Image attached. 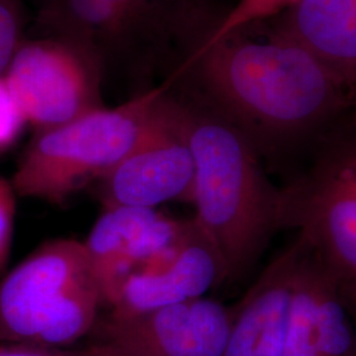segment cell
<instances>
[{"instance_id":"6da1fadb","label":"cell","mask_w":356,"mask_h":356,"mask_svg":"<svg viewBox=\"0 0 356 356\" xmlns=\"http://www.w3.org/2000/svg\"><path fill=\"white\" fill-rule=\"evenodd\" d=\"M207 106L267 157L321 143L353 111L356 86L269 20L206 40L189 58Z\"/></svg>"},{"instance_id":"7a4b0ae2","label":"cell","mask_w":356,"mask_h":356,"mask_svg":"<svg viewBox=\"0 0 356 356\" xmlns=\"http://www.w3.org/2000/svg\"><path fill=\"white\" fill-rule=\"evenodd\" d=\"M177 106L195 169L194 219L222 256L227 281L241 280L281 229L280 189L239 128L210 106Z\"/></svg>"},{"instance_id":"3957f363","label":"cell","mask_w":356,"mask_h":356,"mask_svg":"<svg viewBox=\"0 0 356 356\" xmlns=\"http://www.w3.org/2000/svg\"><path fill=\"white\" fill-rule=\"evenodd\" d=\"M164 94L153 89L118 107L102 106L36 131L13 175L16 195L61 204L90 181L102 179L140 139Z\"/></svg>"},{"instance_id":"277c9868","label":"cell","mask_w":356,"mask_h":356,"mask_svg":"<svg viewBox=\"0 0 356 356\" xmlns=\"http://www.w3.org/2000/svg\"><path fill=\"white\" fill-rule=\"evenodd\" d=\"M281 229H294L341 286L356 282V132L335 131L280 189Z\"/></svg>"},{"instance_id":"5b68a950","label":"cell","mask_w":356,"mask_h":356,"mask_svg":"<svg viewBox=\"0 0 356 356\" xmlns=\"http://www.w3.org/2000/svg\"><path fill=\"white\" fill-rule=\"evenodd\" d=\"M3 78L26 123L36 131L102 107L94 57L63 38L22 42Z\"/></svg>"},{"instance_id":"8992f818","label":"cell","mask_w":356,"mask_h":356,"mask_svg":"<svg viewBox=\"0 0 356 356\" xmlns=\"http://www.w3.org/2000/svg\"><path fill=\"white\" fill-rule=\"evenodd\" d=\"M90 277L83 242L56 239L38 247L0 280V343L58 348L65 296Z\"/></svg>"},{"instance_id":"52a82bcc","label":"cell","mask_w":356,"mask_h":356,"mask_svg":"<svg viewBox=\"0 0 356 356\" xmlns=\"http://www.w3.org/2000/svg\"><path fill=\"white\" fill-rule=\"evenodd\" d=\"M194 160L177 102L160 98L140 139L101 179L106 206L156 209L193 201Z\"/></svg>"},{"instance_id":"ba28073f","label":"cell","mask_w":356,"mask_h":356,"mask_svg":"<svg viewBox=\"0 0 356 356\" xmlns=\"http://www.w3.org/2000/svg\"><path fill=\"white\" fill-rule=\"evenodd\" d=\"M234 313V307L204 296L131 318L107 317L101 341L135 356H223Z\"/></svg>"},{"instance_id":"9c48e42d","label":"cell","mask_w":356,"mask_h":356,"mask_svg":"<svg viewBox=\"0 0 356 356\" xmlns=\"http://www.w3.org/2000/svg\"><path fill=\"white\" fill-rule=\"evenodd\" d=\"M281 356H356L355 323L341 286L306 243Z\"/></svg>"},{"instance_id":"30bf717a","label":"cell","mask_w":356,"mask_h":356,"mask_svg":"<svg viewBox=\"0 0 356 356\" xmlns=\"http://www.w3.org/2000/svg\"><path fill=\"white\" fill-rule=\"evenodd\" d=\"M227 281L225 261L195 219L177 254L163 267L138 270L120 285L108 318L123 319L204 297Z\"/></svg>"},{"instance_id":"8fae6325","label":"cell","mask_w":356,"mask_h":356,"mask_svg":"<svg viewBox=\"0 0 356 356\" xmlns=\"http://www.w3.org/2000/svg\"><path fill=\"white\" fill-rule=\"evenodd\" d=\"M304 252L305 243L296 236L234 307V322L223 356H281Z\"/></svg>"},{"instance_id":"7c38bea8","label":"cell","mask_w":356,"mask_h":356,"mask_svg":"<svg viewBox=\"0 0 356 356\" xmlns=\"http://www.w3.org/2000/svg\"><path fill=\"white\" fill-rule=\"evenodd\" d=\"M269 22L356 86V0H301Z\"/></svg>"},{"instance_id":"4fadbf2b","label":"cell","mask_w":356,"mask_h":356,"mask_svg":"<svg viewBox=\"0 0 356 356\" xmlns=\"http://www.w3.org/2000/svg\"><path fill=\"white\" fill-rule=\"evenodd\" d=\"M42 15L58 38L95 57V51L123 48L148 13L115 0H51Z\"/></svg>"},{"instance_id":"5bb4252c","label":"cell","mask_w":356,"mask_h":356,"mask_svg":"<svg viewBox=\"0 0 356 356\" xmlns=\"http://www.w3.org/2000/svg\"><path fill=\"white\" fill-rule=\"evenodd\" d=\"M157 214L156 209L106 206L90 231L83 245L90 273L101 291L103 304L113 302L120 285L131 275V247Z\"/></svg>"},{"instance_id":"9a60e30c","label":"cell","mask_w":356,"mask_h":356,"mask_svg":"<svg viewBox=\"0 0 356 356\" xmlns=\"http://www.w3.org/2000/svg\"><path fill=\"white\" fill-rule=\"evenodd\" d=\"M191 225V219L179 220L161 214L154 216L131 247L128 254L131 273L152 270L169 263L185 241Z\"/></svg>"},{"instance_id":"2e32d148","label":"cell","mask_w":356,"mask_h":356,"mask_svg":"<svg viewBox=\"0 0 356 356\" xmlns=\"http://www.w3.org/2000/svg\"><path fill=\"white\" fill-rule=\"evenodd\" d=\"M300 1L301 0H239L204 38L218 40L243 26L273 19Z\"/></svg>"},{"instance_id":"e0dca14e","label":"cell","mask_w":356,"mask_h":356,"mask_svg":"<svg viewBox=\"0 0 356 356\" xmlns=\"http://www.w3.org/2000/svg\"><path fill=\"white\" fill-rule=\"evenodd\" d=\"M23 20L22 0H0V76L22 44Z\"/></svg>"},{"instance_id":"ac0fdd59","label":"cell","mask_w":356,"mask_h":356,"mask_svg":"<svg viewBox=\"0 0 356 356\" xmlns=\"http://www.w3.org/2000/svg\"><path fill=\"white\" fill-rule=\"evenodd\" d=\"M26 124L4 78L0 76V151H6L17 140Z\"/></svg>"},{"instance_id":"d6986e66","label":"cell","mask_w":356,"mask_h":356,"mask_svg":"<svg viewBox=\"0 0 356 356\" xmlns=\"http://www.w3.org/2000/svg\"><path fill=\"white\" fill-rule=\"evenodd\" d=\"M16 216V193L13 184L0 177V270L6 267L11 245Z\"/></svg>"},{"instance_id":"ffe728a7","label":"cell","mask_w":356,"mask_h":356,"mask_svg":"<svg viewBox=\"0 0 356 356\" xmlns=\"http://www.w3.org/2000/svg\"><path fill=\"white\" fill-rule=\"evenodd\" d=\"M81 350L47 348L33 344L0 343V356H79Z\"/></svg>"},{"instance_id":"44dd1931","label":"cell","mask_w":356,"mask_h":356,"mask_svg":"<svg viewBox=\"0 0 356 356\" xmlns=\"http://www.w3.org/2000/svg\"><path fill=\"white\" fill-rule=\"evenodd\" d=\"M79 356H135L122 347L106 341H99L90 344L79 351Z\"/></svg>"},{"instance_id":"7402d4cb","label":"cell","mask_w":356,"mask_h":356,"mask_svg":"<svg viewBox=\"0 0 356 356\" xmlns=\"http://www.w3.org/2000/svg\"><path fill=\"white\" fill-rule=\"evenodd\" d=\"M341 292H342V296H343L344 302H346V305H347L348 310H350V314H351V317L354 319L356 327V282L341 286Z\"/></svg>"},{"instance_id":"603a6c76","label":"cell","mask_w":356,"mask_h":356,"mask_svg":"<svg viewBox=\"0 0 356 356\" xmlns=\"http://www.w3.org/2000/svg\"><path fill=\"white\" fill-rule=\"evenodd\" d=\"M115 1H119L122 4H126L129 7H134V8H138L141 11H149L151 10V4L154 0H115Z\"/></svg>"}]
</instances>
